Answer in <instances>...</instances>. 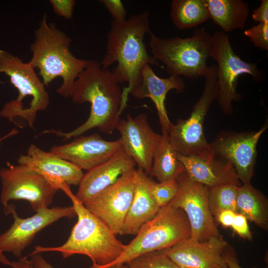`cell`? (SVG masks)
<instances>
[{"label": "cell", "instance_id": "603a6c76", "mask_svg": "<svg viewBox=\"0 0 268 268\" xmlns=\"http://www.w3.org/2000/svg\"><path fill=\"white\" fill-rule=\"evenodd\" d=\"M209 18L227 33L244 27L249 14L243 0H204Z\"/></svg>", "mask_w": 268, "mask_h": 268}, {"label": "cell", "instance_id": "83f0119b", "mask_svg": "<svg viewBox=\"0 0 268 268\" xmlns=\"http://www.w3.org/2000/svg\"><path fill=\"white\" fill-rule=\"evenodd\" d=\"M126 264L129 268H180L165 253L164 250L140 255Z\"/></svg>", "mask_w": 268, "mask_h": 268}, {"label": "cell", "instance_id": "1f68e13d", "mask_svg": "<svg viewBox=\"0 0 268 268\" xmlns=\"http://www.w3.org/2000/svg\"><path fill=\"white\" fill-rule=\"evenodd\" d=\"M50 2L57 15L68 20L72 18L75 0H50Z\"/></svg>", "mask_w": 268, "mask_h": 268}, {"label": "cell", "instance_id": "f1b7e54d", "mask_svg": "<svg viewBox=\"0 0 268 268\" xmlns=\"http://www.w3.org/2000/svg\"><path fill=\"white\" fill-rule=\"evenodd\" d=\"M151 193L160 207L168 204L176 196L179 188L177 180H169L157 183L151 180Z\"/></svg>", "mask_w": 268, "mask_h": 268}, {"label": "cell", "instance_id": "4fadbf2b", "mask_svg": "<svg viewBox=\"0 0 268 268\" xmlns=\"http://www.w3.org/2000/svg\"><path fill=\"white\" fill-rule=\"evenodd\" d=\"M268 120L257 131H226L219 133L209 143L212 153L230 162L242 184L251 183L257 156L258 141L268 128Z\"/></svg>", "mask_w": 268, "mask_h": 268}, {"label": "cell", "instance_id": "d590c367", "mask_svg": "<svg viewBox=\"0 0 268 268\" xmlns=\"http://www.w3.org/2000/svg\"><path fill=\"white\" fill-rule=\"evenodd\" d=\"M31 260L34 268H54L53 266L47 262L42 256L41 253L30 254Z\"/></svg>", "mask_w": 268, "mask_h": 268}, {"label": "cell", "instance_id": "7402d4cb", "mask_svg": "<svg viewBox=\"0 0 268 268\" xmlns=\"http://www.w3.org/2000/svg\"><path fill=\"white\" fill-rule=\"evenodd\" d=\"M152 180L141 168L135 170L134 196L121 235H135L140 227L153 219L160 210L150 192Z\"/></svg>", "mask_w": 268, "mask_h": 268}, {"label": "cell", "instance_id": "f546056e", "mask_svg": "<svg viewBox=\"0 0 268 268\" xmlns=\"http://www.w3.org/2000/svg\"><path fill=\"white\" fill-rule=\"evenodd\" d=\"M244 33L255 47L263 50H268V23H259L246 30Z\"/></svg>", "mask_w": 268, "mask_h": 268}, {"label": "cell", "instance_id": "30bf717a", "mask_svg": "<svg viewBox=\"0 0 268 268\" xmlns=\"http://www.w3.org/2000/svg\"><path fill=\"white\" fill-rule=\"evenodd\" d=\"M3 207L12 200L27 201L35 212L48 208L58 191L42 175L28 166L7 163L0 169Z\"/></svg>", "mask_w": 268, "mask_h": 268}, {"label": "cell", "instance_id": "8d00e7d4", "mask_svg": "<svg viewBox=\"0 0 268 268\" xmlns=\"http://www.w3.org/2000/svg\"><path fill=\"white\" fill-rule=\"evenodd\" d=\"M11 268H34L31 260H29L26 257L19 258L16 261L11 262Z\"/></svg>", "mask_w": 268, "mask_h": 268}, {"label": "cell", "instance_id": "ac0fdd59", "mask_svg": "<svg viewBox=\"0 0 268 268\" xmlns=\"http://www.w3.org/2000/svg\"><path fill=\"white\" fill-rule=\"evenodd\" d=\"M17 163L35 170L58 191L65 186L79 185L84 175L74 164L34 144L30 145L27 154L19 156Z\"/></svg>", "mask_w": 268, "mask_h": 268}, {"label": "cell", "instance_id": "3957f363", "mask_svg": "<svg viewBox=\"0 0 268 268\" xmlns=\"http://www.w3.org/2000/svg\"><path fill=\"white\" fill-rule=\"evenodd\" d=\"M35 39L30 50L32 57L28 62L34 69L45 86L56 77L63 79L57 93L65 98L71 97L79 74L90 60L76 57L70 47L72 40L54 23H48L45 13L34 31Z\"/></svg>", "mask_w": 268, "mask_h": 268}, {"label": "cell", "instance_id": "7a4b0ae2", "mask_svg": "<svg viewBox=\"0 0 268 268\" xmlns=\"http://www.w3.org/2000/svg\"><path fill=\"white\" fill-rule=\"evenodd\" d=\"M71 97L74 103H90L87 120L68 133L52 130L43 133L54 134L67 140L93 128L107 134L116 129L122 113V90L111 70L102 68L100 62L90 61L76 79Z\"/></svg>", "mask_w": 268, "mask_h": 268}, {"label": "cell", "instance_id": "5b68a950", "mask_svg": "<svg viewBox=\"0 0 268 268\" xmlns=\"http://www.w3.org/2000/svg\"><path fill=\"white\" fill-rule=\"evenodd\" d=\"M149 34L152 57L163 64L170 75L190 79L205 77L213 45L212 36L205 29H196L193 36L187 38L163 39L151 31Z\"/></svg>", "mask_w": 268, "mask_h": 268}, {"label": "cell", "instance_id": "ab89813d", "mask_svg": "<svg viewBox=\"0 0 268 268\" xmlns=\"http://www.w3.org/2000/svg\"><path fill=\"white\" fill-rule=\"evenodd\" d=\"M0 263L4 265L10 266L11 262L9 261L7 258L3 255V253L0 251Z\"/></svg>", "mask_w": 268, "mask_h": 268}, {"label": "cell", "instance_id": "7c38bea8", "mask_svg": "<svg viewBox=\"0 0 268 268\" xmlns=\"http://www.w3.org/2000/svg\"><path fill=\"white\" fill-rule=\"evenodd\" d=\"M3 208L5 214L12 215L13 222L0 234V251L11 253L18 258L39 231L61 218H71L76 215L72 205L42 209L26 218L18 216L12 204H8Z\"/></svg>", "mask_w": 268, "mask_h": 268}, {"label": "cell", "instance_id": "ffe728a7", "mask_svg": "<svg viewBox=\"0 0 268 268\" xmlns=\"http://www.w3.org/2000/svg\"><path fill=\"white\" fill-rule=\"evenodd\" d=\"M177 157L190 179L209 188L225 184L242 185L233 165L212 151L204 156H185L177 153Z\"/></svg>", "mask_w": 268, "mask_h": 268}, {"label": "cell", "instance_id": "ba28073f", "mask_svg": "<svg viewBox=\"0 0 268 268\" xmlns=\"http://www.w3.org/2000/svg\"><path fill=\"white\" fill-rule=\"evenodd\" d=\"M201 95L193 107L186 120L178 119L171 123L169 131V140L177 153L185 156H204L211 152L203 132L205 117L218 92L217 66H209L205 76Z\"/></svg>", "mask_w": 268, "mask_h": 268}, {"label": "cell", "instance_id": "9c48e42d", "mask_svg": "<svg viewBox=\"0 0 268 268\" xmlns=\"http://www.w3.org/2000/svg\"><path fill=\"white\" fill-rule=\"evenodd\" d=\"M212 36L211 58L217 63V101L222 112L226 115L233 113L232 102H238L242 96L237 91L238 77L251 75L255 82L263 80L265 75L255 63L242 60L234 52L229 36L222 31H216Z\"/></svg>", "mask_w": 268, "mask_h": 268}, {"label": "cell", "instance_id": "cb8c5ba5", "mask_svg": "<svg viewBox=\"0 0 268 268\" xmlns=\"http://www.w3.org/2000/svg\"><path fill=\"white\" fill-rule=\"evenodd\" d=\"M177 152L171 144L168 132H162L154 150L149 175L162 182L176 180L185 171L183 164L177 157Z\"/></svg>", "mask_w": 268, "mask_h": 268}, {"label": "cell", "instance_id": "f35d334b", "mask_svg": "<svg viewBox=\"0 0 268 268\" xmlns=\"http://www.w3.org/2000/svg\"><path fill=\"white\" fill-rule=\"evenodd\" d=\"M18 131L15 128L13 129L11 131H10L8 133H7L6 134L4 135L3 136L0 138V143L4 139L10 137L11 136L16 135L18 134Z\"/></svg>", "mask_w": 268, "mask_h": 268}, {"label": "cell", "instance_id": "4316f807", "mask_svg": "<svg viewBox=\"0 0 268 268\" xmlns=\"http://www.w3.org/2000/svg\"><path fill=\"white\" fill-rule=\"evenodd\" d=\"M239 187L225 184L209 188L208 205L213 217L225 209H230L237 213L236 199Z\"/></svg>", "mask_w": 268, "mask_h": 268}, {"label": "cell", "instance_id": "74e56055", "mask_svg": "<svg viewBox=\"0 0 268 268\" xmlns=\"http://www.w3.org/2000/svg\"><path fill=\"white\" fill-rule=\"evenodd\" d=\"M224 256L228 268H243L240 266L238 261L233 255L224 253Z\"/></svg>", "mask_w": 268, "mask_h": 268}, {"label": "cell", "instance_id": "4dcf8cb0", "mask_svg": "<svg viewBox=\"0 0 268 268\" xmlns=\"http://www.w3.org/2000/svg\"><path fill=\"white\" fill-rule=\"evenodd\" d=\"M99 1L108 10L113 18L112 21L121 22L127 19V10L121 0H100Z\"/></svg>", "mask_w": 268, "mask_h": 268}, {"label": "cell", "instance_id": "484cf974", "mask_svg": "<svg viewBox=\"0 0 268 268\" xmlns=\"http://www.w3.org/2000/svg\"><path fill=\"white\" fill-rule=\"evenodd\" d=\"M170 16L178 30L195 27L209 19L204 0H173Z\"/></svg>", "mask_w": 268, "mask_h": 268}, {"label": "cell", "instance_id": "d4e9b609", "mask_svg": "<svg viewBox=\"0 0 268 268\" xmlns=\"http://www.w3.org/2000/svg\"><path fill=\"white\" fill-rule=\"evenodd\" d=\"M237 213L247 220L267 229L268 201L266 197L250 183L242 184L238 188L236 199Z\"/></svg>", "mask_w": 268, "mask_h": 268}, {"label": "cell", "instance_id": "e0dca14e", "mask_svg": "<svg viewBox=\"0 0 268 268\" xmlns=\"http://www.w3.org/2000/svg\"><path fill=\"white\" fill-rule=\"evenodd\" d=\"M122 147L120 139L106 140L97 133L78 136L71 142L53 145L50 152L88 171L111 158Z\"/></svg>", "mask_w": 268, "mask_h": 268}, {"label": "cell", "instance_id": "d6986e66", "mask_svg": "<svg viewBox=\"0 0 268 268\" xmlns=\"http://www.w3.org/2000/svg\"><path fill=\"white\" fill-rule=\"evenodd\" d=\"M135 165L122 147L111 158L83 175L75 197L83 203L113 184L122 175L134 169Z\"/></svg>", "mask_w": 268, "mask_h": 268}, {"label": "cell", "instance_id": "2e32d148", "mask_svg": "<svg viewBox=\"0 0 268 268\" xmlns=\"http://www.w3.org/2000/svg\"><path fill=\"white\" fill-rule=\"evenodd\" d=\"M226 246L220 235L203 241L190 237L164 251L180 268H228L224 256Z\"/></svg>", "mask_w": 268, "mask_h": 268}, {"label": "cell", "instance_id": "836d02e7", "mask_svg": "<svg viewBox=\"0 0 268 268\" xmlns=\"http://www.w3.org/2000/svg\"><path fill=\"white\" fill-rule=\"evenodd\" d=\"M252 17L259 23H268V0H261L260 6L253 10Z\"/></svg>", "mask_w": 268, "mask_h": 268}, {"label": "cell", "instance_id": "277c9868", "mask_svg": "<svg viewBox=\"0 0 268 268\" xmlns=\"http://www.w3.org/2000/svg\"><path fill=\"white\" fill-rule=\"evenodd\" d=\"M63 191L69 198L76 215V223L67 241L58 247L36 246L30 254L58 252L64 259L78 254L87 256L92 262L89 268H102L115 261L126 245L119 240L111 229L89 211L66 186Z\"/></svg>", "mask_w": 268, "mask_h": 268}, {"label": "cell", "instance_id": "8fae6325", "mask_svg": "<svg viewBox=\"0 0 268 268\" xmlns=\"http://www.w3.org/2000/svg\"><path fill=\"white\" fill-rule=\"evenodd\" d=\"M176 180L179 192L170 203L186 213L191 227V238L203 241L212 236H219L209 207V188L190 179L185 171Z\"/></svg>", "mask_w": 268, "mask_h": 268}, {"label": "cell", "instance_id": "52a82bcc", "mask_svg": "<svg viewBox=\"0 0 268 268\" xmlns=\"http://www.w3.org/2000/svg\"><path fill=\"white\" fill-rule=\"evenodd\" d=\"M191 234L190 223L184 210L169 203L140 227L115 261L102 268L126 264L140 255L166 249L190 238Z\"/></svg>", "mask_w": 268, "mask_h": 268}, {"label": "cell", "instance_id": "d6a6232c", "mask_svg": "<svg viewBox=\"0 0 268 268\" xmlns=\"http://www.w3.org/2000/svg\"><path fill=\"white\" fill-rule=\"evenodd\" d=\"M234 232L242 238L251 240L252 238L247 219L242 214L236 213L231 225Z\"/></svg>", "mask_w": 268, "mask_h": 268}, {"label": "cell", "instance_id": "8992f818", "mask_svg": "<svg viewBox=\"0 0 268 268\" xmlns=\"http://www.w3.org/2000/svg\"><path fill=\"white\" fill-rule=\"evenodd\" d=\"M0 73H4L10 82L18 90L16 99L7 102L0 111V116L13 122L15 118L21 117L24 110V100L30 102L23 114L30 127H33L38 112L45 110L50 104V97L45 85L38 77L35 69L19 57L0 49Z\"/></svg>", "mask_w": 268, "mask_h": 268}, {"label": "cell", "instance_id": "e575fe53", "mask_svg": "<svg viewBox=\"0 0 268 268\" xmlns=\"http://www.w3.org/2000/svg\"><path fill=\"white\" fill-rule=\"evenodd\" d=\"M236 213L230 209L222 210L215 216L217 221L225 227H231Z\"/></svg>", "mask_w": 268, "mask_h": 268}, {"label": "cell", "instance_id": "6da1fadb", "mask_svg": "<svg viewBox=\"0 0 268 268\" xmlns=\"http://www.w3.org/2000/svg\"><path fill=\"white\" fill-rule=\"evenodd\" d=\"M149 13L144 11L132 15L124 21H112L107 34L106 51L100 62L103 68L117 63L112 70L119 83L127 82L122 90L121 110L127 105L129 94L136 89L141 82V71L146 65L164 68L150 55L144 42L145 35L151 31Z\"/></svg>", "mask_w": 268, "mask_h": 268}, {"label": "cell", "instance_id": "60d3db41", "mask_svg": "<svg viewBox=\"0 0 268 268\" xmlns=\"http://www.w3.org/2000/svg\"><path fill=\"white\" fill-rule=\"evenodd\" d=\"M107 268H129L127 264H118L109 267Z\"/></svg>", "mask_w": 268, "mask_h": 268}, {"label": "cell", "instance_id": "44dd1931", "mask_svg": "<svg viewBox=\"0 0 268 268\" xmlns=\"http://www.w3.org/2000/svg\"><path fill=\"white\" fill-rule=\"evenodd\" d=\"M185 89V83L181 77L172 75L166 78L159 77L147 64L142 69L140 85L131 95L137 99L149 98L152 100L157 110L162 132L168 133L172 123L165 107L167 94L172 90L181 93Z\"/></svg>", "mask_w": 268, "mask_h": 268}, {"label": "cell", "instance_id": "9a60e30c", "mask_svg": "<svg viewBox=\"0 0 268 268\" xmlns=\"http://www.w3.org/2000/svg\"><path fill=\"white\" fill-rule=\"evenodd\" d=\"M116 129L121 134L123 149L138 168L149 175L153 153L161 135L153 131L147 115L141 113L133 117L128 114L126 119L120 120Z\"/></svg>", "mask_w": 268, "mask_h": 268}, {"label": "cell", "instance_id": "5bb4252c", "mask_svg": "<svg viewBox=\"0 0 268 268\" xmlns=\"http://www.w3.org/2000/svg\"><path fill=\"white\" fill-rule=\"evenodd\" d=\"M135 169L122 175L113 184L83 204L116 235H121L134 193Z\"/></svg>", "mask_w": 268, "mask_h": 268}]
</instances>
